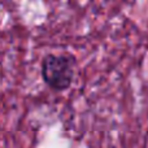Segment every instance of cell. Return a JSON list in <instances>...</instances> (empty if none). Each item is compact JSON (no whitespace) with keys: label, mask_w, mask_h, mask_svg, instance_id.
<instances>
[{"label":"cell","mask_w":148,"mask_h":148,"mask_svg":"<svg viewBox=\"0 0 148 148\" xmlns=\"http://www.w3.org/2000/svg\"><path fill=\"white\" fill-rule=\"evenodd\" d=\"M77 60L70 53H48L43 57L40 74L44 83L55 91H65L74 81Z\"/></svg>","instance_id":"obj_1"}]
</instances>
